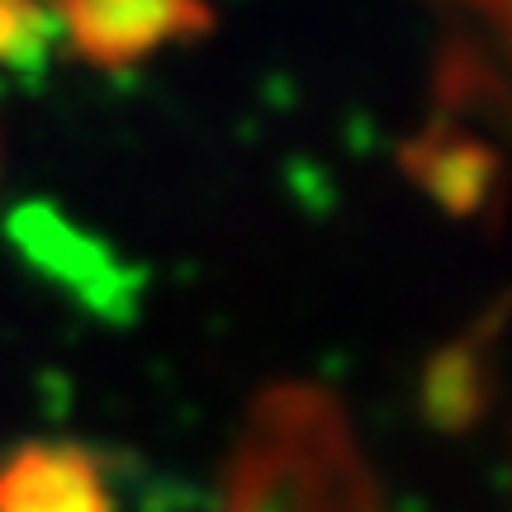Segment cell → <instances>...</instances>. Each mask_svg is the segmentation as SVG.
I'll return each mask as SVG.
<instances>
[{
	"label": "cell",
	"mask_w": 512,
	"mask_h": 512,
	"mask_svg": "<svg viewBox=\"0 0 512 512\" xmlns=\"http://www.w3.org/2000/svg\"><path fill=\"white\" fill-rule=\"evenodd\" d=\"M48 10L38 0H0V62L34 67L48 48Z\"/></svg>",
	"instance_id": "obj_4"
},
{
	"label": "cell",
	"mask_w": 512,
	"mask_h": 512,
	"mask_svg": "<svg viewBox=\"0 0 512 512\" xmlns=\"http://www.w3.org/2000/svg\"><path fill=\"white\" fill-rule=\"evenodd\" d=\"M0 512H114V494L81 446L29 441L0 460Z\"/></svg>",
	"instance_id": "obj_3"
},
{
	"label": "cell",
	"mask_w": 512,
	"mask_h": 512,
	"mask_svg": "<svg viewBox=\"0 0 512 512\" xmlns=\"http://www.w3.org/2000/svg\"><path fill=\"white\" fill-rule=\"evenodd\" d=\"M219 512H380V489L332 394L280 384L242 427Z\"/></svg>",
	"instance_id": "obj_1"
},
{
	"label": "cell",
	"mask_w": 512,
	"mask_h": 512,
	"mask_svg": "<svg viewBox=\"0 0 512 512\" xmlns=\"http://www.w3.org/2000/svg\"><path fill=\"white\" fill-rule=\"evenodd\" d=\"M484 5H489V10H498V5H503V0H484Z\"/></svg>",
	"instance_id": "obj_6"
},
{
	"label": "cell",
	"mask_w": 512,
	"mask_h": 512,
	"mask_svg": "<svg viewBox=\"0 0 512 512\" xmlns=\"http://www.w3.org/2000/svg\"><path fill=\"white\" fill-rule=\"evenodd\" d=\"M494 15H498V19H503V24H508V34H512V0H503V5H498Z\"/></svg>",
	"instance_id": "obj_5"
},
{
	"label": "cell",
	"mask_w": 512,
	"mask_h": 512,
	"mask_svg": "<svg viewBox=\"0 0 512 512\" xmlns=\"http://www.w3.org/2000/svg\"><path fill=\"white\" fill-rule=\"evenodd\" d=\"M53 10L76 53L105 72L190 43L214 24L204 0H53Z\"/></svg>",
	"instance_id": "obj_2"
}]
</instances>
